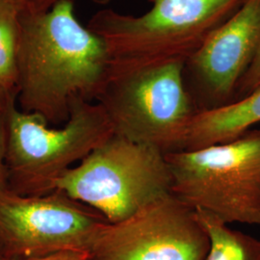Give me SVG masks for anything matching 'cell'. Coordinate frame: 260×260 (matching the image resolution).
Returning <instances> with one entry per match:
<instances>
[{
    "label": "cell",
    "mask_w": 260,
    "mask_h": 260,
    "mask_svg": "<svg viewBox=\"0 0 260 260\" xmlns=\"http://www.w3.org/2000/svg\"><path fill=\"white\" fill-rule=\"evenodd\" d=\"M172 194L223 223H260V128L236 139L165 153Z\"/></svg>",
    "instance_id": "obj_5"
},
{
    "label": "cell",
    "mask_w": 260,
    "mask_h": 260,
    "mask_svg": "<svg viewBox=\"0 0 260 260\" xmlns=\"http://www.w3.org/2000/svg\"><path fill=\"white\" fill-rule=\"evenodd\" d=\"M260 41V0H247L183 66L186 90L198 111L233 103Z\"/></svg>",
    "instance_id": "obj_9"
},
{
    "label": "cell",
    "mask_w": 260,
    "mask_h": 260,
    "mask_svg": "<svg viewBox=\"0 0 260 260\" xmlns=\"http://www.w3.org/2000/svg\"><path fill=\"white\" fill-rule=\"evenodd\" d=\"M247 0H149L143 15L100 10L87 27L102 38L109 72H131L186 62Z\"/></svg>",
    "instance_id": "obj_2"
},
{
    "label": "cell",
    "mask_w": 260,
    "mask_h": 260,
    "mask_svg": "<svg viewBox=\"0 0 260 260\" xmlns=\"http://www.w3.org/2000/svg\"><path fill=\"white\" fill-rule=\"evenodd\" d=\"M196 217L209 239L205 260H260V240L233 230L212 214L196 209Z\"/></svg>",
    "instance_id": "obj_11"
},
{
    "label": "cell",
    "mask_w": 260,
    "mask_h": 260,
    "mask_svg": "<svg viewBox=\"0 0 260 260\" xmlns=\"http://www.w3.org/2000/svg\"><path fill=\"white\" fill-rule=\"evenodd\" d=\"M260 87V41L251 65L236 88L233 102L239 101Z\"/></svg>",
    "instance_id": "obj_13"
},
{
    "label": "cell",
    "mask_w": 260,
    "mask_h": 260,
    "mask_svg": "<svg viewBox=\"0 0 260 260\" xmlns=\"http://www.w3.org/2000/svg\"><path fill=\"white\" fill-rule=\"evenodd\" d=\"M8 187L22 196L46 195L56 181L115 134L103 106L75 99L62 127L13 103L6 112Z\"/></svg>",
    "instance_id": "obj_3"
},
{
    "label": "cell",
    "mask_w": 260,
    "mask_h": 260,
    "mask_svg": "<svg viewBox=\"0 0 260 260\" xmlns=\"http://www.w3.org/2000/svg\"><path fill=\"white\" fill-rule=\"evenodd\" d=\"M5 258H6L5 251H4V249H3V245H2V243L0 241V260H4Z\"/></svg>",
    "instance_id": "obj_18"
},
{
    "label": "cell",
    "mask_w": 260,
    "mask_h": 260,
    "mask_svg": "<svg viewBox=\"0 0 260 260\" xmlns=\"http://www.w3.org/2000/svg\"><path fill=\"white\" fill-rule=\"evenodd\" d=\"M259 122L260 87L239 101L198 112L180 150L204 149L233 141Z\"/></svg>",
    "instance_id": "obj_10"
},
{
    "label": "cell",
    "mask_w": 260,
    "mask_h": 260,
    "mask_svg": "<svg viewBox=\"0 0 260 260\" xmlns=\"http://www.w3.org/2000/svg\"><path fill=\"white\" fill-rule=\"evenodd\" d=\"M110 56L103 39L75 18L74 1L47 13L20 15L17 103L48 124L66 122L75 99L95 102Z\"/></svg>",
    "instance_id": "obj_1"
},
{
    "label": "cell",
    "mask_w": 260,
    "mask_h": 260,
    "mask_svg": "<svg viewBox=\"0 0 260 260\" xmlns=\"http://www.w3.org/2000/svg\"><path fill=\"white\" fill-rule=\"evenodd\" d=\"M7 137L8 131L6 113H0V194L9 189L6 166Z\"/></svg>",
    "instance_id": "obj_14"
},
{
    "label": "cell",
    "mask_w": 260,
    "mask_h": 260,
    "mask_svg": "<svg viewBox=\"0 0 260 260\" xmlns=\"http://www.w3.org/2000/svg\"><path fill=\"white\" fill-rule=\"evenodd\" d=\"M60 191L117 223L172 194L165 153L114 134L56 181Z\"/></svg>",
    "instance_id": "obj_4"
},
{
    "label": "cell",
    "mask_w": 260,
    "mask_h": 260,
    "mask_svg": "<svg viewBox=\"0 0 260 260\" xmlns=\"http://www.w3.org/2000/svg\"><path fill=\"white\" fill-rule=\"evenodd\" d=\"M209 239L195 210L170 194L117 223H105L90 260H205Z\"/></svg>",
    "instance_id": "obj_8"
},
{
    "label": "cell",
    "mask_w": 260,
    "mask_h": 260,
    "mask_svg": "<svg viewBox=\"0 0 260 260\" xmlns=\"http://www.w3.org/2000/svg\"><path fill=\"white\" fill-rule=\"evenodd\" d=\"M21 16L47 13L55 5L69 0H9ZM74 1V0H72Z\"/></svg>",
    "instance_id": "obj_15"
},
{
    "label": "cell",
    "mask_w": 260,
    "mask_h": 260,
    "mask_svg": "<svg viewBox=\"0 0 260 260\" xmlns=\"http://www.w3.org/2000/svg\"><path fill=\"white\" fill-rule=\"evenodd\" d=\"M94 2H96V3H100V4H107V3H109L111 0H93Z\"/></svg>",
    "instance_id": "obj_19"
},
{
    "label": "cell",
    "mask_w": 260,
    "mask_h": 260,
    "mask_svg": "<svg viewBox=\"0 0 260 260\" xmlns=\"http://www.w3.org/2000/svg\"><path fill=\"white\" fill-rule=\"evenodd\" d=\"M183 66L109 72L95 103L106 112L115 134L164 153L180 150L199 112L186 90Z\"/></svg>",
    "instance_id": "obj_6"
},
{
    "label": "cell",
    "mask_w": 260,
    "mask_h": 260,
    "mask_svg": "<svg viewBox=\"0 0 260 260\" xmlns=\"http://www.w3.org/2000/svg\"><path fill=\"white\" fill-rule=\"evenodd\" d=\"M20 14L9 0H0V85L17 95Z\"/></svg>",
    "instance_id": "obj_12"
},
{
    "label": "cell",
    "mask_w": 260,
    "mask_h": 260,
    "mask_svg": "<svg viewBox=\"0 0 260 260\" xmlns=\"http://www.w3.org/2000/svg\"><path fill=\"white\" fill-rule=\"evenodd\" d=\"M17 102V95L10 93L0 85V113H6L10 106Z\"/></svg>",
    "instance_id": "obj_17"
},
{
    "label": "cell",
    "mask_w": 260,
    "mask_h": 260,
    "mask_svg": "<svg viewBox=\"0 0 260 260\" xmlns=\"http://www.w3.org/2000/svg\"><path fill=\"white\" fill-rule=\"evenodd\" d=\"M102 214L60 192L0 194V241L6 258H29L58 251H89Z\"/></svg>",
    "instance_id": "obj_7"
},
{
    "label": "cell",
    "mask_w": 260,
    "mask_h": 260,
    "mask_svg": "<svg viewBox=\"0 0 260 260\" xmlns=\"http://www.w3.org/2000/svg\"><path fill=\"white\" fill-rule=\"evenodd\" d=\"M4 260H90L89 251H63L55 253L29 257V258H5Z\"/></svg>",
    "instance_id": "obj_16"
}]
</instances>
